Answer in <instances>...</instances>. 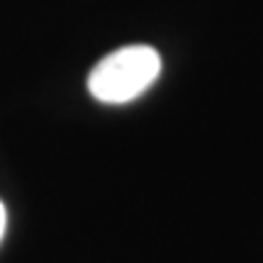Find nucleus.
<instances>
[{
  "mask_svg": "<svg viewBox=\"0 0 263 263\" xmlns=\"http://www.w3.org/2000/svg\"><path fill=\"white\" fill-rule=\"evenodd\" d=\"M161 73V57L154 47L132 44L100 59L88 76V90L98 103L124 105L146 93Z\"/></svg>",
  "mask_w": 263,
  "mask_h": 263,
  "instance_id": "nucleus-1",
  "label": "nucleus"
},
{
  "mask_svg": "<svg viewBox=\"0 0 263 263\" xmlns=\"http://www.w3.org/2000/svg\"><path fill=\"white\" fill-rule=\"evenodd\" d=\"M5 224H8V212H5V205L0 202V239L5 234Z\"/></svg>",
  "mask_w": 263,
  "mask_h": 263,
  "instance_id": "nucleus-2",
  "label": "nucleus"
}]
</instances>
